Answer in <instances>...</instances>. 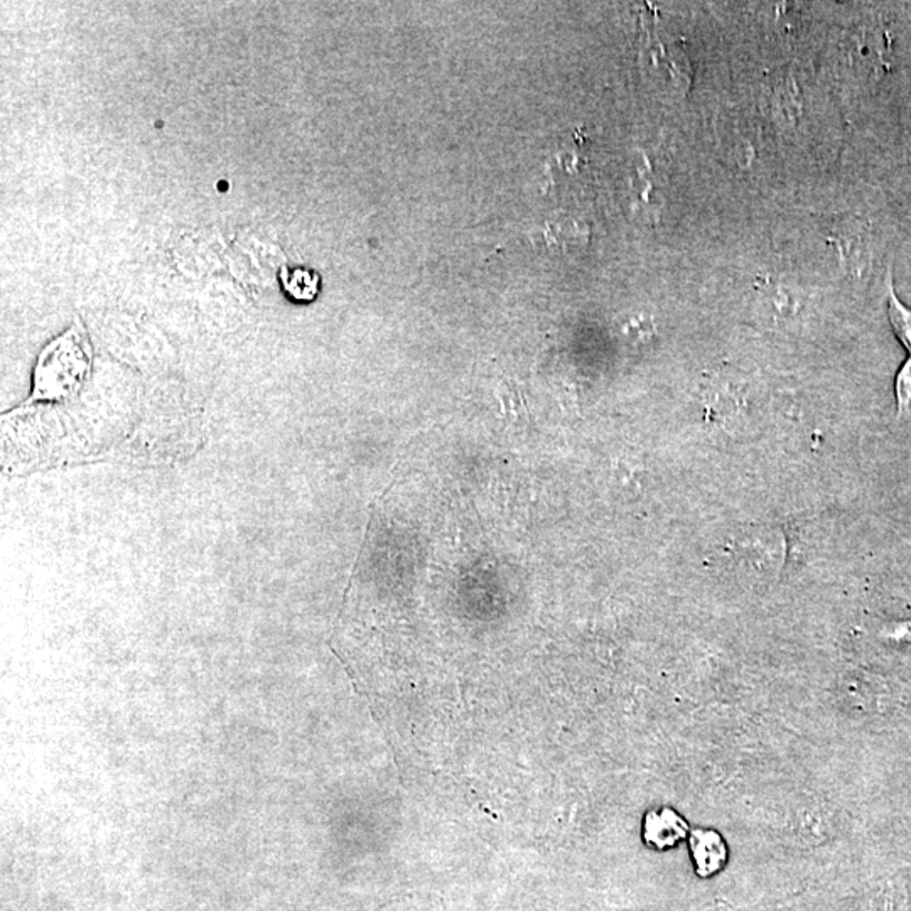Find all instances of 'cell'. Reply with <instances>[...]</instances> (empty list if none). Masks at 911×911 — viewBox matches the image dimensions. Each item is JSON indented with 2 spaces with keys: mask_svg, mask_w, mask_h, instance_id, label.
Here are the masks:
<instances>
[{
  "mask_svg": "<svg viewBox=\"0 0 911 911\" xmlns=\"http://www.w3.org/2000/svg\"><path fill=\"white\" fill-rule=\"evenodd\" d=\"M497 395L498 401H500L501 414L508 419V422H516L517 424V422H522L529 414L523 395L516 383H500Z\"/></svg>",
  "mask_w": 911,
  "mask_h": 911,
  "instance_id": "cell-5",
  "label": "cell"
},
{
  "mask_svg": "<svg viewBox=\"0 0 911 911\" xmlns=\"http://www.w3.org/2000/svg\"><path fill=\"white\" fill-rule=\"evenodd\" d=\"M90 370V346L77 326L52 341L39 356L32 399H55L74 392Z\"/></svg>",
  "mask_w": 911,
  "mask_h": 911,
  "instance_id": "cell-1",
  "label": "cell"
},
{
  "mask_svg": "<svg viewBox=\"0 0 911 911\" xmlns=\"http://www.w3.org/2000/svg\"><path fill=\"white\" fill-rule=\"evenodd\" d=\"M689 845L697 876L709 880L726 868L729 851L719 832L709 831V829L694 831L689 835Z\"/></svg>",
  "mask_w": 911,
  "mask_h": 911,
  "instance_id": "cell-2",
  "label": "cell"
},
{
  "mask_svg": "<svg viewBox=\"0 0 911 911\" xmlns=\"http://www.w3.org/2000/svg\"><path fill=\"white\" fill-rule=\"evenodd\" d=\"M689 837V825L668 807L648 811L644 817V841L657 851H668Z\"/></svg>",
  "mask_w": 911,
  "mask_h": 911,
  "instance_id": "cell-3",
  "label": "cell"
},
{
  "mask_svg": "<svg viewBox=\"0 0 911 911\" xmlns=\"http://www.w3.org/2000/svg\"><path fill=\"white\" fill-rule=\"evenodd\" d=\"M888 287H890V307H888V311H890L891 324H893L894 331H897L898 337H900L904 349H907L911 355V310H908V307L903 306L900 300H898L893 291V282H891V278L890 282H888ZM897 399L898 411H900L901 415L911 412V359L904 363L900 375H898Z\"/></svg>",
  "mask_w": 911,
  "mask_h": 911,
  "instance_id": "cell-4",
  "label": "cell"
}]
</instances>
